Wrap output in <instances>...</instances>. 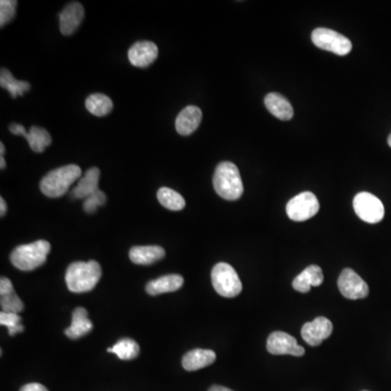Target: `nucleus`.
Returning a JSON list of instances; mask_svg holds the SVG:
<instances>
[{"instance_id": "obj_1", "label": "nucleus", "mask_w": 391, "mask_h": 391, "mask_svg": "<svg viewBox=\"0 0 391 391\" xmlns=\"http://www.w3.org/2000/svg\"><path fill=\"white\" fill-rule=\"evenodd\" d=\"M101 274L103 271L97 261L74 262L70 264L66 273L68 289L75 293H88L98 284Z\"/></svg>"}, {"instance_id": "obj_2", "label": "nucleus", "mask_w": 391, "mask_h": 391, "mask_svg": "<svg viewBox=\"0 0 391 391\" xmlns=\"http://www.w3.org/2000/svg\"><path fill=\"white\" fill-rule=\"evenodd\" d=\"M82 170L78 165H69L49 172L39 184L41 192L49 198H60L80 179Z\"/></svg>"}, {"instance_id": "obj_3", "label": "nucleus", "mask_w": 391, "mask_h": 391, "mask_svg": "<svg viewBox=\"0 0 391 391\" xmlns=\"http://www.w3.org/2000/svg\"><path fill=\"white\" fill-rule=\"evenodd\" d=\"M213 186L217 194L226 200H237L244 192L239 170L234 163L225 161L215 169L213 175Z\"/></svg>"}, {"instance_id": "obj_4", "label": "nucleus", "mask_w": 391, "mask_h": 391, "mask_svg": "<svg viewBox=\"0 0 391 391\" xmlns=\"http://www.w3.org/2000/svg\"><path fill=\"white\" fill-rule=\"evenodd\" d=\"M51 246L47 241H36L21 245L11 252L10 260L21 271H33L46 262Z\"/></svg>"}, {"instance_id": "obj_5", "label": "nucleus", "mask_w": 391, "mask_h": 391, "mask_svg": "<svg viewBox=\"0 0 391 391\" xmlns=\"http://www.w3.org/2000/svg\"><path fill=\"white\" fill-rule=\"evenodd\" d=\"M212 285L219 295L225 298H234L243 291V284L233 266L221 262L212 269Z\"/></svg>"}, {"instance_id": "obj_6", "label": "nucleus", "mask_w": 391, "mask_h": 391, "mask_svg": "<svg viewBox=\"0 0 391 391\" xmlns=\"http://www.w3.org/2000/svg\"><path fill=\"white\" fill-rule=\"evenodd\" d=\"M314 45L323 51H330L338 56H345L353 49L350 39L330 28H316L312 33Z\"/></svg>"}, {"instance_id": "obj_7", "label": "nucleus", "mask_w": 391, "mask_h": 391, "mask_svg": "<svg viewBox=\"0 0 391 391\" xmlns=\"http://www.w3.org/2000/svg\"><path fill=\"white\" fill-rule=\"evenodd\" d=\"M320 210V202L313 192H304L289 200L286 212L291 220L304 222L313 217Z\"/></svg>"}, {"instance_id": "obj_8", "label": "nucleus", "mask_w": 391, "mask_h": 391, "mask_svg": "<svg viewBox=\"0 0 391 391\" xmlns=\"http://www.w3.org/2000/svg\"><path fill=\"white\" fill-rule=\"evenodd\" d=\"M353 209L362 221L371 224L380 223L384 219L382 202L370 192H360L353 199Z\"/></svg>"}, {"instance_id": "obj_9", "label": "nucleus", "mask_w": 391, "mask_h": 391, "mask_svg": "<svg viewBox=\"0 0 391 391\" xmlns=\"http://www.w3.org/2000/svg\"><path fill=\"white\" fill-rule=\"evenodd\" d=\"M338 288L347 299H363L368 296L370 289L365 281L351 269H345L338 278Z\"/></svg>"}, {"instance_id": "obj_10", "label": "nucleus", "mask_w": 391, "mask_h": 391, "mask_svg": "<svg viewBox=\"0 0 391 391\" xmlns=\"http://www.w3.org/2000/svg\"><path fill=\"white\" fill-rule=\"evenodd\" d=\"M266 349L271 355H289L293 357L304 355V348L298 345L296 338L284 332H274L269 336Z\"/></svg>"}, {"instance_id": "obj_11", "label": "nucleus", "mask_w": 391, "mask_h": 391, "mask_svg": "<svg viewBox=\"0 0 391 391\" xmlns=\"http://www.w3.org/2000/svg\"><path fill=\"white\" fill-rule=\"evenodd\" d=\"M9 130L16 136H24L30 145L31 149L37 154H41L47 147L51 145V136L48 130L39 126H32L28 132L21 124H10Z\"/></svg>"}, {"instance_id": "obj_12", "label": "nucleus", "mask_w": 391, "mask_h": 391, "mask_svg": "<svg viewBox=\"0 0 391 391\" xmlns=\"http://www.w3.org/2000/svg\"><path fill=\"white\" fill-rule=\"evenodd\" d=\"M333 333V323L328 318L318 316L312 322L306 323L301 328V336L312 347H318Z\"/></svg>"}, {"instance_id": "obj_13", "label": "nucleus", "mask_w": 391, "mask_h": 391, "mask_svg": "<svg viewBox=\"0 0 391 391\" xmlns=\"http://www.w3.org/2000/svg\"><path fill=\"white\" fill-rule=\"evenodd\" d=\"M158 47L152 41H137L128 51V60L134 67L147 68L158 57Z\"/></svg>"}, {"instance_id": "obj_14", "label": "nucleus", "mask_w": 391, "mask_h": 391, "mask_svg": "<svg viewBox=\"0 0 391 391\" xmlns=\"http://www.w3.org/2000/svg\"><path fill=\"white\" fill-rule=\"evenodd\" d=\"M84 16V7L80 3L73 1L68 4L59 14V26L62 34L69 36L76 32Z\"/></svg>"}, {"instance_id": "obj_15", "label": "nucleus", "mask_w": 391, "mask_h": 391, "mask_svg": "<svg viewBox=\"0 0 391 391\" xmlns=\"http://www.w3.org/2000/svg\"><path fill=\"white\" fill-rule=\"evenodd\" d=\"M202 113L196 105H188L179 113L175 121L177 133L182 136H189L199 127Z\"/></svg>"}, {"instance_id": "obj_16", "label": "nucleus", "mask_w": 391, "mask_h": 391, "mask_svg": "<svg viewBox=\"0 0 391 391\" xmlns=\"http://www.w3.org/2000/svg\"><path fill=\"white\" fill-rule=\"evenodd\" d=\"M323 281H324V274L322 269L318 266H310L293 279V287L295 291L306 293H309L313 286H320Z\"/></svg>"}, {"instance_id": "obj_17", "label": "nucleus", "mask_w": 391, "mask_h": 391, "mask_svg": "<svg viewBox=\"0 0 391 391\" xmlns=\"http://www.w3.org/2000/svg\"><path fill=\"white\" fill-rule=\"evenodd\" d=\"M99 179H100V170L98 167H90L87 170L84 177L80 179L72 192V197L75 199H86L92 196L94 192L99 190Z\"/></svg>"}, {"instance_id": "obj_18", "label": "nucleus", "mask_w": 391, "mask_h": 391, "mask_svg": "<svg viewBox=\"0 0 391 391\" xmlns=\"http://www.w3.org/2000/svg\"><path fill=\"white\" fill-rule=\"evenodd\" d=\"M165 251L159 246H137L130 250V259L138 266H150L165 258Z\"/></svg>"}, {"instance_id": "obj_19", "label": "nucleus", "mask_w": 391, "mask_h": 391, "mask_svg": "<svg viewBox=\"0 0 391 391\" xmlns=\"http://www.w3.org/2000/svg\"><path fill=\"white\" fill-rule=\"evenodd\" d=\"M217 355L214 351L208 349H194L186 353L182 360V365L186 371H198L200 368L206 367L214 363Z\"/></svg>"}, {"instance_id": "obj_20", "label": "nucleus", "mask_w": 391, "mask_h": 391, "mask_svg": "<svg viewBox=\"0 0 391 391\" xmlns=\"http://www.w3.org/2000/svg\"><path fill=\"white\" fill-rule=\"evenodd\" d=\"M264 103H266V109L277 119L281 120V121H288V120L293 119V105L281 94L270 93L266 95Z\"/></svg>"}, {"instance_id": "obj_21", "label": "nucleus", "mask_w": 391, "mask_h": 391, "mask_svg": "<svg viewBox=\"0 0 391 391\" xmlns=\"http://www.w3.org/2000/svg\"><path fill=\"white\" fill-rule=\"evenodd\" d=\"M183 284L184 278L181 275H165V276L159 277L155 281H149L146 286V291L150 296L173 293V291H179Z\"/></svg>"}, {"instance_id": "obj_22", "label": "nucleus", "mask_w": 391, "mask_h": 391, "mask_svg": "<svg viewBox=\"0 0 391 391\" xmlns=\"http://www.w3.org/2000/svg\"><path fill=\"white\" fill-rule=\"evenodd\" d=\"M93 330L92 320L88 318V313L84 308H76L72 313V323L70 328L66 330V335L70 339H78L85 336Z\"/></svg>"}, {"instance_id": "obj_23", "label": "nucleus", "mask_w": 391, "mask_h": 391, "mask_svg": "<svg viewBox=\"0 0 391 391\" xmlns=\"http://www.w3.org/2000/svg\"><path fill=\"white\" fill-rule=\"evenodd\" d=\"M87 110L90 111L95 117H105L113 111V103L107 95L97 94L90 95L85 101Z\"/></svg>"}, {"instance_id": "obj_24", "label": "nucleus", "mask_w": 391, "mask_h": 391, "mask_svg": "<svg viewBox=\"0 0 391 391\" xmlns=\"http://www.w3.org/2000/svg\"><path fill=\"white\" fill-rule=\"evenodd\" d=\"M0 86L7 90L12 98L24 96L26 92L31 90V85L24 80H18L14 78L9 70L3 68L0 74Z\"/></svg>"}, {"instance_id": "obj_25", "label": "nucleus", "mask_w": 391, "mask_h": 391, "mask_svg": "<svg viewBox=\"0 0 391 391\" xmlns=\"http://www.w3.org/2000/svg\"><path fill=\"white\" fill-rule=\"evenodd\" d=\"M108 353H115L119 359L133 360L140 355V345L135 340L123 338L118 341L113 348H108Z\"/></svg>"}, {"instance_id": "obj_26", "label": "nucleus", "mask_w": 391, "mask_h": 391, "mask_svg": "<svg viewBox=\"0 0 391 391\" xmlns=\"http://www.w3.org/2000/svg\"><path fill=\"white\" fill-rule=\"evenodd\" d=\"M159 202L162 204L165 208L172 211H181L185 208V199L182 197V194L171 188L162 187L158 190Z\"/></svg>"}, {"instance_id": "obj_27", "label": "nucleus", "mask_w": 391, "mask_h": 391, "mask_svg": "<svg viewBox=\"0 0 391 391\" xmlns=\"http://www.w3.org/2000/svg\"><path fill=\"white\" fill-rule=\"evenodd\" d=\"M0 307H1V312H7V313L19 314L24 309V302L14 293V291H10L6 295H1Z\"/></svg>"}, {"instance_id": "obj_28", "label": "nucleus", "mask_w": 391, "mask_h": 391, "mask_svg": "<svg viewBox=\"0 0 391 391\" xmlns=\"http://www.w3.org/2000/svg\"><path fill=\"white\" fill-rule=\"evenodd\" d=\"M0 324L8 328L10 336H14L18 333L24 332V325L21 324V316L16 313H0Z\"/></svg>"}, {"instance_id": "obj_29", "label": "nucleus", "mask_w": 391, "mask_h": 391, "mask_svg": "<svg viewBox=\"0 0 391 391\" xmlns=\"http://www.w3.org/2000/svg\"><path fill=\"white\" fill-rule=\"evenodd\" d=\"M18 1L16 0H1L0 1V26H7L10 21L16 16V9Z\"/></svg>"}, {"instance_id": "obj_30", "label": "nucleus", "mask_w": 391, "mask_h": 391, "mask_svg": "<svg viewBox=\"0 0 391 391\" xmlns=\"http://www.w3.org/2000/svg\"><path fill=\"white\" fill-rule=\"evenodd\" d=\"M107 202V196L103 190H97L96 192L84 200V211L88 214L96 212L99 207L103 206Z\"/></svg>"}, {"instance_id": "obj_31", "label": "nucleus", "mask_w": 391, "mask_h": 391, "mask_svg": "<svg viewBox=\"0 0 391 391\" xmlns=\"http://www.w3.org/2000/svg\"><path fill=\"white\" fill-rule=\"evenodd\" d=\"M12 291H14V289L11 281L7 277H1V281H0V296L6 295V293Z\"/></svg>"}, {"instance_id": "obj_32", "label": "nucleus", "mask_w": 391, "mask_h": 391, "mask_svg": "<svg viewBox=\"0 0 391 391\" xmlns=\"http://www.w3.org/2000/svg\"><path fill=\"white\" fill-rule=\"evenodd\" d=\"M20 391H48V389L38 382H31V384L22 387Z\"/></svg>"}, {"instance_id": "obj_33", "label": "nucleus", "mask_w": 391, "mask_h": 391, "mask_svg": "<svg viewBox=\"0 0 391 391\" xmlns=\"http://www.w3.org/2000/svg\"><path fill=\"white\" fill-rule=\"evenodd\" d=\"M5 145L1 142V144H0V167H1V170H5L6 167L5 159H4V155H5Z\"/></svg>"}, {"instance_id": "obj_34", "label": "nucleus", "mask_w": 391, "mask_h": 391, "mask_svg": "<svg viewBox=\"0 0 391 391\" xmlns=\"http://www.w3.org/2000/svg\"><path fill=\"white\" fill-rule=\"evenodd\" d=\"M6 212H7V204L4 198H0V215L5 217Z\"/></svg>"}, {"instance_id": "obj_35", "label": "nucleus", "mask_w": 391, "mask_h": 391, "mask_svg": "<svg viewBox=\"0 0 391 391\" xmlns=\"http://www.w3.org/2000/svg\"><path fill=\"white\" fill-rule=\"evenodd\" d=\"M209 391H233V390H231V389L226 388V387L217 386V385H215V386L211 387V388L209 389Z\"/></svg>"}, {"instance_id": "obj_36", "label": "nucleus", "mask_w": 391, "mask_h": 391, "mask_svg": "<svg viewBox=\"0 0 391 391\" xmlns=\"http://www.w3.org/2000/svg\"><path fill=\"white\" fill-rule=\"evenodd\" d=\"M388 145H389V146L391 147V135L389 136V138H388Z\"/></svg>"}, {"instance_id": "obj_37", "label": "nucleus", "mask_w": 391, "mask_h": 391, "mask_svg": "<svg viewBox=\"0 0 391 391\" xmlns=\"http://www.w3.org/2000/svg\"><path fill=\"white\" fill-rule=\"evenodd\" d=\"M364 391H366V390H364Z\"/></svg>"}]
</instances>
